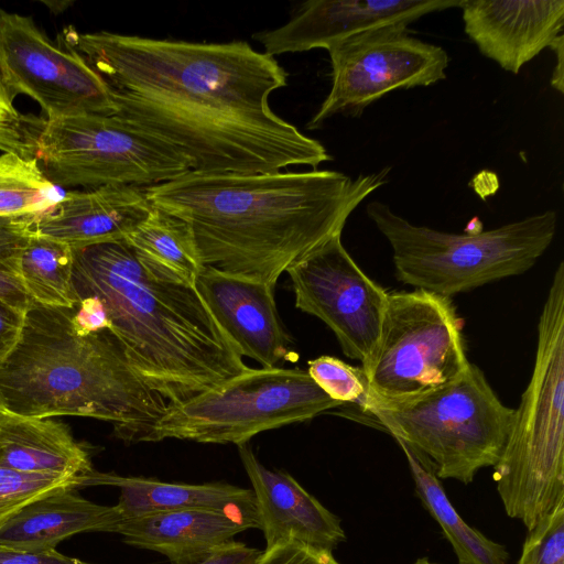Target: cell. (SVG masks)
I'll return each instance as SVG.
<instances>
[{"mask_svg":"<svg viewBox=\"0 0 564 564\" xmlns=\"http://www.w3.org/2000/svg\"><path fill=\"white\" fill-rule=\"evenodd\" d=\"M57 40L108 85L115 116L166 142L191 171L253 174L332 160L269 105L288 85L274 56L246 41L199 43L68 26Z\"/></svg>","mask_w":564,"mask_h":564,"instance_id":"obj_1","label":"cell"},{"mask_svg":"<svg viewBox=\"0 0 564 564\" xmlns=\"http://www.w3.org/2000/svg\"><path fill=\"white\" fill-rule=\"evenodd\" d=\"M390 169L355 178L330 170L253 174L187 171L144 187L151 206L184 220L203 265L275 286L387 183Z\"/></svg>","mask_w":564,"mask_h":564,"instance_id":"obj_2","label":"cell"},{"mask_svg":"<svg viewBox=\"0 0 564 564\" xmlns=\"http://www.w3.org/2000/svg\"><path fill=\"white\" fill-rule=\"evenodd\" d=\"M73 284L77 299L100 302L131 367L169 405L249 369L195 286L124 240L74 250Z\"/></svg>","mask_w":564,"mask_h":564,"instance_id":"obj_3","label":"cell"},{"mask_svg":"<svg viewBox=\"0 0 564 564\" xmlns=\"http://www.w3.org/2000/svg\"><path fill=\"white\" fill-rule=\"evenodd\" d=\"M72 316L73 307L32 303L0 365V408L29 417L108 421L124 442H143L167 401L137 375L110 328L79 332Z\"/></svg>","mask_w":564,"mask_h":564,"instance_id":"obj_4","label":"cell"},{"mask_svg":"<svg viewBox=\"0 0 564 564\" xmlns=\"http://www.w3.org/2000/svg\"><path fill=\"white\" fill-rule=\"evenodd\" d=\"M494 480L506 513L531 530L564 501V262L538 325L533 371L514 409Z\"/></svg>","mask_w":564,"mask_h":564,"instance_id":"obj_5","label":"cell"},{"mask_svg":"<svg viewBox=\"0 0 564 564\" xmlns=\"http://www.w3.org/2000/svg\"><path fill=\"white\" fill-rule=\"evenodd\" d=\"M366 213L391 246L397 279L445 297L530 270L557 227L555 210L471 234L413 225L378 200Z\"/></svg>","mask_w":564,"mask_h":564,"instance_id":"obj_6","label":"cell"},{"mask_svg":"<svg viewBox=\"0 0 564 564\" xmlns=\"http://www.w3.org/2000/svg\"><path fill=\"white\" fill-rule=\"evenodd\" d=\"M361 412L370 424L426 456L438 478L467 485L498 462L514 409L499 400L480 368L470 364L456 380L414 400L383 403L367 395Z\"/></svg>","mask_w":564,"mask_h":564,"instance_id":"obj_7","label":"cell"},{"mask_svg":"<svg viewBox=\"0 0 564 564\" xmlns=\"http://www.w3.org/2000/svg\"><path fill=\"white\" fill-rule=\"evenodd\" d=\"M340 405L315 383L307 370L249 368L169 405L143 442L176 438L241 445L261 432L304 422Z\"/></svg>","mask_w":564,"mask_h":564,"instance_id":"obj_8","label":"cell"},{"mask_svg":"<svg viewBox=\"0 0 564 564\" xmlns=\"http://www.w3.org/2000/svg\"><path fill=\"white\" fill-rule=\"evenodd\" d=\"M469 365L451 299L416 289L389 293L377 345L361 369L368 397L400 403L451 383Z\"/></svg>","mask_w":564,"mask_h":564,"instance_id":"obj_9","label":"cell"},{"mask_svg":"<svg viewBox=\"0 0 564 564\" xmlns=\"http://www.w3.org/2000/svg\"><path fill=\"white\" fill-rule=\"evenodd\" d=\"M35 159L58 187L144 188L191 170L176 149L115 115L45 118Z\"/></svg>","mask_w":564,"mask_h":564,"instance_id":"obj_10","label":"cell"},{"mask_svg":"<svg viewBox=\"0 0 564 564\" xmlns=\"http://www.w3.org/2000/svg\"><path fill=\"white\" fill-rule=\"evenodd\" d=\"M332 87L307 123L313 130L333 116L360 117L365 109L397 89L430 86L446 78L447 52L393 24L345 39L327 48Z\"/></svg>","mask_w":564,"mask_h":564,"instance_id":"obj_11","label":"cell"},{"mask_svg":"<svg viewBox=\"0 0 564 564\" xmlns=\"http://www.w3.org/2000/svg\"><path fill=\"white\" fill-rule=\"evenodd\" d=\"M0 77L13 99L28 95L46 119L117 113L108 85L79 53L54 43L31 17L2 9Z\"/></svg>","mask_w":564,"mask_h":564,"instance_id":"obj_12","label":"cell"},{"mask_svg":"<svg viewBox=\"0 0 564 564\" xmlns=\"http://www.w3.org/2000/svg\"><path fill=\"white\" fill-rule=\"evenodd\" d=\"M295 306L316 316L335 334L343 352L369 361L377 345L388 295L355 262L334 235L286 271Z\"/></svg>","mask_w":564,"mask_h":564,"instance_id":"obj_13","label":"cell"},{"mask_svg":"<svg viewBox=\"0 0 564 564\" xmlns=\"http://www.w3.org/2000/svg\"><path fill=\"white\" fill-rule=\"evenodd\" d=\"M462 0H310L284 25L253 34L271 56L332 45L356 34L459 8Z\"/></svg>","mask_w":564,"mask_h":564,"instance_id":"obj_14","label":"cell"},{"mask_svg":"<svg viewBox=\"0 0 564 564\" xmlns=\"http://www.w3.org/2000/svg\"><path fill=\"white\" fill-rule=\"evenodd\" d=\"M194 286L241 357L274 368L291 355L290 338L274 301V288L203 265Z\"/></svg>","mask_w":564,"mask_h":564,"instance_id":"obj_15","label":"cell"},{"mask_svg":"<svg viewBox=\"0 0 564 564\" xmlns=\"http://www.w3.org/2000/svg\"><path fill=\"white\" fill-rule=\"evenodd\" d=\"M466 35L478 51L512 74L562 34L563 0H462Z\"/></svg>","mask_w":564,"mask_h":564,"instance_id":"obj_16","label":"cell"},{"mask_svg":"<svg viewBox=\"0 0 564 564\" xmlns=\"http://www.w3.org/2000/svg\"><path fill=\"white\" fill-rule=\"evenodd\" d=\"M238 452L251 482L265 547L294 541L333 551L346 540L339 518L289 473L263 466L249 443L238 445Z\"/></svg>","mask_w":564,"mask_h":564,"instance_id":"obj_17","label":"cell"},{"mask_svg":"<svg viewBox=\"0 0 564 564\" xmlns=\"http://www.w3.org/2000/svg\"><path fill=\"white\" fill-rule=\"evenodd\" d=\"M151 208L143 187L109 185L67 192L54 208L32 216L31 229L77 250L123 240Z\"/></svg>","mask_w":564,"mask_h":564,"instance_id":"obj_18","label":"cell"},{"mask_svg":"<svg viewBox=\"0 0 564 564\" xmlns=\"http://www.w3.org/2000/svg\"><path fill=\"white\" fill-rule=\"evenodd\" d=\"M115 486L120 490L116 505L121 518L175 510H212L231 516L248 529H259L253 491L225 482L182 484L155 478L121 476L90 470L82 476V487Z\"/></svg>","mask_w":564,"mask_h":564,"instance_id":"obj_19","label":"cell"},{"mask_svg":"<svg viewBox=\"0 0 564 564\" xmlns=\"http://www.w3.org/2000/svg\"><path fill=\"white\" fill-rule=\"evenodd\" d=\"M248 530L238 519L212 510H175L121 518L124 543L158 552L171 564H197L221 544Z\"/></svg>","mask_w":564,"mask_h":564,"instance_id":"obj_20","label":"cell"},{"mask_svg":"<svg viewBox=\"0 0 564 564\" xmlns=\"http://www.w3.org/2000/svg\"><path fill=\"white\" fill-rule=\"evenodd\" d=\"M75 489H59L23 507L0 530V545L23 551L54 550L80 532H117L116 506L84 499Z\"/></svg>","mask_w":564,"mask_h":564,"instance_id":"obj_21","label":"cell"},{"mask_svg":"<svg viewBox=\"0 0 564 564\" xmlns=\"http://www.w3.org/2000/svg\"><path fill=\"white\" fill-rule=\"evenodd\" d=\"M0 463L61 476H83L93 469L88 452L65 424L6 411H0Z\"/></svg>","mask_w":564,"mask_h":564,"instance_id":"obj_22","label":"cell"},{"mask_svg":"<svg viewBox=\"0 0 564 564\" xmlns=\"http://www.w3.org/2000/svg\"><path fill=\"white\" fill-rule=\"evenodd\" d=\"M395 441L406 457L417 497L441 527L458 564H507L506 547L468 525L453 507L427 457L406 443Z\"/></svg>","mask_w":564,"mask_h":564,"instance_id":"obj_23","label":"cell"},{"mask_svg":"<svg viewBox=\"0 0 564 564\" xmlns=\"http://www.w3.org/2000/svg\"><path fill=\"white\" fill-rule=\"evenodd\" d=\"M134 253L160 271L194 285L203 264L189 226L156 207L124 239Z\"/></svg>","mask_w":564,"mask_h":564,"instance_id":"obj_24","label":"cell"},{"mask_svg":"<svg viewBox=\"0 0 564 564\" xmlns=\"http://www.w3.org/2000/svg\"><path fill=\"white\" fill-rule=\"evenodd\" d=\"M73 268L72 247L32 231L21 260L22 282L32 302L50 307H74L78 299Z\"/></svg>","mask_w":564,"mask_h":564,"instance_id":"obj_25","label":"cell"},{"mask_svg":"<svg viewBox=\"0 0 564 564\" xmlns=\"http://www.w3.org/2000/svg\"><path fill=\"white\" fill-rule=\"evenodd\" d=\"M65 194L44 176L36 159L15 153L0 154V216L46 213Z\"/></svg>","mask_w":564,"mask_h":564,"instance_id":"obj_26","label":"cell"},{"mask_svg":"<svg viewBox=\"0 0 564 564\" xmlns=\"http://www.w3.org/2000/svg\"><path fill=\"white\" fill-rule=\"evenodd\" d=\"M32 216H0V299L25 313L32 305L21 278V260L32 235Z\"/></svg>","mask_w":564,"mask_h":564,"instance_id":"obj_27","label":"cell"},{"mask_svg":"<svg viewBox=\"0 0 564 564\" xmlns=\"http://www.w3.org/2000/svg\"><path fill=\"white\" fill-rule=\"evenodd\" d=\"M82 487V476L28 473L0 463V530L23 507L59 489Z\"/></svg>","mask_w":564,"mask_h":564,"instance_id":"obj_28","label":"cell"},{"mask_svg":"<svg viewBox=\"0 0 564 564\" xmlns=\"http://www.w3.org/2000/svg\"><path fill=\"white\" fill-rule=\"evenodd\" d=\"M307 365L308 375L328 397L360 410L365 408L368 384L361 367H352L332 356H319Z\"/></svg>","mask_w":564,"mask_h":564,"instance_id":"obj_29","label":"cell"},{"mask_svg":"<svg viewBox=\"0 0 564 564\" xmlns=\"http://www.w3.org/2000/svg\"><path fill=\"white\" fill-rule=\"evenodd\" d=\"M0 77V150L35 159L44 118L21 113Z\"/></svg>","mask_w":564,"mask_h":564,"instance_id":"obj_30","label":"cell"},{"mask_svg":"<svg viewBox=\"0 0 564 564\" xmlns=\"http://www.w3.org/2000/svg\"><path fill=\"white\" fill-rule=\"evenodd\" d=\"M518 564H564V501L529 530Z\"/></svg>","mask_w":564,"mask_h":564,"instance_id":"obj_31","label":"cell"},{"mask_svg":"<svg viewBox=\"0 0 564 564\" xmlns=\"http://www.w3.org/2000/svg\"><path fill=\"white\" fill-rule=\"evenodd\" d=\"M253 564H340L333 551L294 541L279 542L261 551Z\"/></svg>","mask_w":564,"mask_h":564,"instance_id":"obj_32","label":"cell"},{"mask_svg":"<svg viewBox=\"0 0 564 564\" xmlns=\"http://www.w3.org/2000/svg\"><path fill=\"white\" fill-rule=\"evenodd\" d=\"M0 564H93L61 554L55 549L23 551L0 545Z\"/></svg>","mask_w":564,"mask_h":564,"instance_id":"obj_33","label":"cell"},{"mask_svg":"<svg viewBox=\"0 0 564 564\" xmlns=\"http://www.w3.org/2000/svg\"><path fill=\"white\" fill-rule=\"evenodd\" d=\"M24 315L25 313L18 311L0 299V365L20 338Z\"/></svg>","mask_w":564,"mask_h":564,"instance_id":"obj_34","label":"cell"},{"mask_svg":"<svg viewBox=\"0 0 564 564\" xmlns=\"http://www.w3.org/2000/svg\"><path fill=\"white\" fill-rule=\"evenodd\" d=\"M260 553L261 551L256 547L230 540L215 549L197 564H253Z\"/></svg>","mask_w":564,"mask_h":564,"instance_id":"obj_35","label":"cell"},{"mask_svg":"<svg viewBox=\"0 0 564 564\" xmlns=\"http://www.w3.org/2000/svg\"><path fill=\"white\" fill-rule=\"evenodd\" d=\"M552 51L555 52L556 64L551 76V85L558 93H564V36L558 35L550 45Z\"/></svg>","mask_w":564,"mask_h":564,"instance_id":"obj_36","label":"cell"},{"mask_svg":"<svg viewBox=\"0 0 564 564\" xmlns=\"http://www.w3.org/2000/svg\"><path fill=\"white\" fill-rule=\"evenodd\" d=\"M414 564H437V563H434V562H431L429 558L426 557H421L419 560H416L414 562Z\"/></svg>","mask_w":564,"mask_h":564,"instance_id":"obj_37","label":"cell"},{"mask_svg":"<svg viewBox=\"0 0 564 564\" xmlns=\"http://www.w3.org/2000/svg\"><path fill=\"white\" fill-rule=\"evenodd\" d=\"M0 411H2V409L0 408Z\"/></svg>","mask_w":564,"mask_h":564,"instance_id":"obj_38","label":"cell"}]
</instances>
